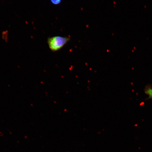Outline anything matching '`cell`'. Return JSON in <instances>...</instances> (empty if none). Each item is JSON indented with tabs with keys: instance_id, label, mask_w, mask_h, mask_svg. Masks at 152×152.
<instances>
[{
	"instance_id": "6da1fadb",
	"label": "cell",
	"mask_w": 152,
	"mask_h": 152,
	"mask_svg": "<svg viewBox=\"0 0 152 152\" xmlns=\"http://www.w3.org/2000/svg\"><path fill=\"white\" fill-rule=\"evenodd\" d=\"M69 40V38L67 37L56 36L49 38L48 43L50 50L53 52H56L63 47Z\"/></svg>"
},
{
	"instance_id": "7a4b0ae2",
	"label": "cell",
	"mask_w": 152,
	"mask_h": 152,
	"mask_svg": "<svg viewBox=\"0 0 152 152\" xmlns=\"http://www.w3.org/2000/svg\"><path fill=\"white\" fill-rule=\"evenodd\" d=\"M145 94L148 95V99H152V88L151 87H147L144 90Z\"/></svg>"
},
{
	"instance_id": "3957f363",
	"label": "cell",
	"mask_w": 152,
	"mask_h": 152,
	"mask_svg": "<svg viewBox=\"0 0 152 152\" xmlns=\"http://www.w3.org/2000/svg\"><path fill=\"white\" fill-rule=\"evenodd\" d=\"M61 1L62 0H50L51 2L56 5L59 4Z\"/></svg>"
}]
</instances>
